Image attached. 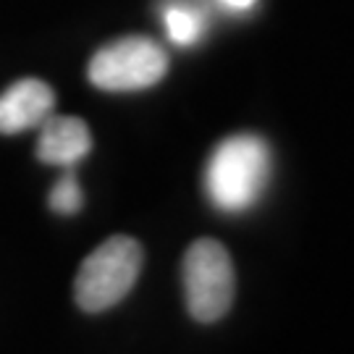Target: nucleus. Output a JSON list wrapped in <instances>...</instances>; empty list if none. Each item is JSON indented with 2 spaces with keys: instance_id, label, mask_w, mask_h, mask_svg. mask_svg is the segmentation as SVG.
Instances as JSON below:
<instances>
[{
  "instance_id": "obj_1",
  "label": "nucleus",
  "mask_w": 354,
  "mask_h": 354,
  "mask_svg": "<svg viewBox=\"0 0 354 354\" xmlns=\"http://www.w3.org/2000/svg\"><path fill=\"white\" fill-rule=\"evenodd\" d=\"M273 171L266 140L234 134L213 150L205 168V189L210 203L223 213H244L263 197Z\"/></svg>"
},
{
  "instance_id": "obj_2",
  "label": "nucleus",
  "mask_w": 354,
  "mask_h": 354,
  "mask_svg": "<svg viewBox=\"0 0 354 354\" xmlns=\"http://www.w3.org/2000/svg\"><path fill=\"white\" fill-rule=\"evenodd\" d=\"M145 252L131 236L115 234L84 257L74 281L76 304L84 313H105L118 304L140 279Z\"/></svg>"
},
{
  "instance_id": "obj_3",
  "label": "nucleus",
  "mask_w": 354,
  "mask_h": 354,
  "mask_svg": "<svg viewBox=\"0 0 354 354\" xmlns=\"http://www.w3.org/2000/svg\"><path fill=\"white\" fill-rule=\"evenodd\" d=\"M184 294L187 310L200 323H215L234 302V263L228 250L215 239H197L184 254Z\"/></svg>"
},
{
  "instance_id": "obj_4",
  "label": "nucleus",
  "mask_w": 354,
  "mask_h": 354,
  "mask_svg": "<svg viewBox=\"0 0 354 354\" xmlns=\"http://www.w3.org/2000/svg\"><path fill=\"white\" fill-rule=\"evenodd\" d=\"M168 71V55L150 37H121L92 55L89 82L105 92H137L158 84Z\"/></svg>"
},
{
  "instance_id": "obj_5",
  "label": "nucleus",
  "mask_w": 354,
  "mask_h": 354,
  "mask_svg": "<svg viewBox=\"0 0 354 354\" xmlns=\"http://www.w3.org/2000/svg\"><path fill=\"white\" fill-rule=\"evenodd\" d=\"M55 92L39 79H21L0 95V134H19L26 129L42 127L53 115Z\"/></svg>"
},
{
  "instance_id": "obj_6",
  "label": "nucleus",
  "mask_w": 354,
  "mask_h": 354,
  "mask_svg": "<svg viewBox=\"0 0 354 354\" xmlns=\"http://www.w3.org/2000/svg\"><path fill=\"white\" fill-rule=\"evenodd\" d=\"M92 150V137L82 118L76 115H48L42 121L37 142V158L48 165L74 168Z\"/></svg>"
},
{
  "instance_id": "obj_7",
  "label": "nucleus",
  "mask_w": 354,
  "mask_h": 354,
  "mask_svg": "<svg viewBox=\"0 0 354 354\" xmlns=\"http://www.w3.org/2000/svg\"><path fill=\"white\" fill-rule=\"evenodd\" d=\"M165 32L176 45H194L203 35L205 16L189 3H171L163 11Z\"/></svg>"
},
{
  "instance_id": "obj_8",
  "label": "nucleus",
  "mask_w": 354,
  "mask_h": 354,
  "mask_svg": "<svg viewBox=\"0 0 354 354\" xmlns=\"http://www.w3.org/2000/svg\"><path fill=\"white\" fill-rule=\"evenodd\" d=\"M82 203H84V197L79 189V181H76L74 171L66 168L64 176L55 181V187L50 192V207L61 215H74L82 210Z\"/></svg>"
},
{
  "instance_id": "obj_9",
  "label": "nucleus",
  "mask_w": 354,
  "mask_h": 354,
  "mask_svg": "<svg viewBox=\"0 0 354 354\" xmlns=\"http://www.w3.org/2000/svg\"><path fill=\"white\" fill-rule=\"evenodd\" d=\"M226 11H234V13H244V11H250L257 0H218Z\"/></svg>"
}]
</instances>
